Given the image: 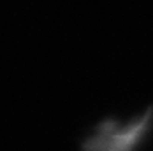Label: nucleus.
Returning <instances> with one entry per match:
<instances>
[{
    "label": "nucleus",
    "instance_id": "obj_1",
    "mask_svg": "<svg viewBox=\"0 0 153 151\" xmlns=\"http://www.w3.org/2000/svg\"><path fill=\"white\" fill-rule=\"evenodd\" d=\"M153 137V106L128 120L107 116L83 137L79 151H143Z\"/></svg>",
    "mask_w": 153,
    "mask_h": 151
}]
</instances>
